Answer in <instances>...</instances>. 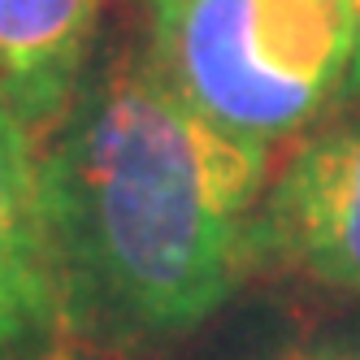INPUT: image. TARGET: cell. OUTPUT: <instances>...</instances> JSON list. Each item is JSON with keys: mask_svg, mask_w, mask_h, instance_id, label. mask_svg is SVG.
<instances>
[{"mask_svg": "<svg viewBox=\"0 0 360 360\" xmlns=\"http://www.w3.org/2000/svg\"><path fill=\"white\" fill-rule=\"evenodd\" d=\"M269 157L200 117L148 44H96L39 152L65 343L143 356L200 330L256 265Z\"/></svg>", "mask_w": 360, "mask_h": 360, "instance_id": "cell-1", "label": "cell"}, {"mask_svg": "<svg viewBox=\"0 0 360 360\" xmlns=\"http://www.w3.org/2000/svg\"><path fill=\"white\" fill-rule=\"evenodd\" d=\"M148 48L217 131L274 152L347 91L352 0H148Z\"/></svg>", "mask_w": 360, "mask_h": 360, "instance_id": "cell-2", "label": "cell"}, {"mask_svg": "<svg viewBox=\"0 0 360 360\" xmlns=\"http://www.w3.org/2000/svg\"><path fill=\"white\" fill-rule=\"evenodd\" d=\"M356 5V57H352V79H347V91H360V0H352Z\"/></svg>", "mask_w": 360, "mask_h": 360, "instance_id": "cell-7", "label": "cell"}, {"mask_svg": "<svg viewBox=\"0 0 360 360\" xmlns=\"http://www.w3.org/2000/svg\"><path fill=\"white\" fill-rule=\"evenodd\" d=\"M105 0H0V100L48 131L96 53Z\"/></svg>", "mask_w": 360, "mask_h": 360, "instance_id": "cell-5", "label": "cell"}, {"mask_svg": "<svg viewBox=\"0 0 360 360\" xmlns=\"http://www.w3.org/2000/svg\"><path fill=\"white\" fill-rule=\"evenodd\" d=\"M256 265L360 295V91L308 126L256 209Z\"/></svg>", "mask_w": 360, "mask_h": 360, "instance_id": "cell-3", "label": "cell"}, {"mask_svg": "<svg viewBox=\"0 0 360 360\" xmlns=\"http://www.w3.org/2000/svg\"><path fill=\"white\" fill-rule=\"evenodd\" d=\"M31 135L0 100V360H53L65 347L61 282Z\"/></svg>", "mask_w": 360, "mask_h": 360, "instance_id": "cell-4", "label": "cell"}, {"mask_svg": "<svg viewBox=\"0 0 360 360\" xmlns=\"http://www.w3.org/2000/svg\"><path fill=\"white\" fill-rule=\"evenodd\" d=\"M230 360H360V326H308L261 339Z\"/></svg>", "mask_w": 360, "mask_h": 360, "instance_id": "cell-6", "label": "cell"}]
</instances>
